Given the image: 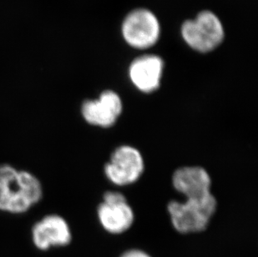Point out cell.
<instances>
[{"mask_svg":"<svg viewBox=\"0 0 258 257\" xmlns=\"http://www.w3.org/2000/svg\"><path fill=\"white\" fill-rule=\"evenodd\" d=\"M180 33L184 41L196 51L208 53L222 44L225 31L219 18L209 10L183 23Z\"/></svg>","mask_w":258,"mask_h":257,"instance_id":"obj_2","label":"cell"},{"mask_svg":"<svg viewBox=\"0 0 258 257\" xmlns=\"http://www.w3.org/2000/svg\"><path fill=\"white\" fill-rule=\"evenodd\" d=\"M214 196L205 200H186L185 202L172 201L167 206L173 226L183 234L199 232L207 228L217 210Z\"/></svg>","mask_w":258,"mask_h":257,"instance_id":"obj_3","label":"cell"},{"mask_svg":"<svg viewBox=\"0 0 258 257\" xmlns=\"http://www.w3.org/2000/svg\"><path fill=\"white\" fill-rule=\"evenodd\" d=\"M120 257H151L146 253L139 250H132L124 253Z\"/></svg>","mask_w":258,"mask_h":257,"instance_id":"obj_11","label":"cell"},{"mask_svg":"<svg viewBox=\"0 0 258 257\" xmlns=\"http://www.w3.org/2000/svg\"><path fill=\"white\" fill-rule=\"evenodd\" d=\"M98 217L103 227L112 234L124 232L134 221V213L126 199L103 202L98 207Z\"/></svg>","mask_w":258,"mask_h":257,"instance_id":"obj_10","label":"cell"},{"mask_svg":"<svg viewBox=\"0 0 258 257\" xmlns=\"http://www.w3.org/2000/svg\"><path fill=\"white\" fill-rule=\"evenodd\" d=\"M81 112L88 124L108 128L115 124L121 114V99L112 90H105L96 100H85Z\"/></svg>","mask_w":258,"mask_h":257,"instance_id":"obj_7","label":"cell"},{"mask_svg":"<svg viewBox=\"0 0 258 257\" xmlns=\"http://www.w3.org/2000/svg\"><path fill=\"white\" fill-rule=\"evenodd\" d=\"M164 61L155 54H145L132 61L129 68L130 79L137 89L144 93H151L161 85Z\"/></svg>","mask_w":258,"mask_h":257,"instance_id":"obj_9","label":"cell"},{"mask_svg":"<svg viewBox=\"0 0 258 257\" xmlns=\"http://www.w3.org/2000/svg\"><path fill=\"white\" fill-rule=\"evenodd\" d=\"M122 36L130 46L137 49L151 48L158 41L161 25L154 13L147 9H137L124 18Z\"/></svg>","mask_w":258,"mask_h":257,"instance_id":"obj_4","label":"cell"},{"mask_svg":"<svg viewBox=\"0 0 258 257\" xmlns=\"http://www.w3.org/2000/svg\"><path fill=\"white\" fill-rule=\"evenodd\" d=\"M144 171L142 154L134 147L120 146L117 148L105 165L108 179L117 185H126L137 181Z\"/></svg>","mask_w":258,"mask_h":257,"instance_id":"obj_5","label":"cell"},{"mask_svg":"<svg viewBox=\"0 0 258 257\" xmlns=\"http://www.w3.org/2000/svg\"><path fill=\"white\" fill-rule=\"evenodd\" d=\"M173 185L186 200H205L212 197V180L207 170L199 166L179 168L172 176Z\"/></svg>","mask_w":258,"mask_h":257,"instance_id":"obj_8","label":"cell"},{"mask_svg":"<svg viewBox=\"0 0 258 257\" xmlns=\"http://www.w3.org/2000/svg\"><path fill=\"white\" fill-rule=\"evenodd\" d=\"M41 180L29 170L0 163V212L20 216L31 211L44 198Z\"/></svg>","mask_w":258,"mask_h":257,"instance_id":"obj_1","label":"cell"},{"mask_svg":"<svg viewBox=\"0 0 258 257\" xmlns=\"http://www.w3.org/2000/svg\"><path fill=\"white\" fill-rule=\"evenodd\" d=\"M31 238L34 246L40 250L62 247L72 240L68 222L58 214H48L33 225Z\"/></svg>","mask_w":258,"mask_h":257,"instance_id":"obj_6","label":"cell"}]
</instances>
